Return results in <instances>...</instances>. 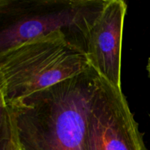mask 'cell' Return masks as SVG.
Returning <instances> with one entry per match:
<instances>
[{
    "label": "cell",
    "mask_w": 150,
    "mask_h": 150,
    "mask_svg": "<svg viewBox=\"0 0 150 150\" xmlns=\"http://www.w3.org/2000/svg\"><path fill=\"white\" fill-rule=\"evenodd\" d=\"M99 80L91 67L7 105L20 149L84 150L88 117Z\"/></svg>",
    "instance_id": "cell-1"
},
{
    "label": "cell",
    "mask_w": 150,
    "mask_h": 150,
    "mask_svg": "<svg viewBox=\"0 0 150 150\" xmlns=\"http://www.w3.org/2000/svg\"><path fill=\"white\" fill-rule=\"evenodd\" d=\"M91 68L83 50L61 31L0 54V101L7 105Z\"/></svg>",
    "instance_id": "cell-2"
},
{
    "label": "cell",
    "mask_w": 150,
    "mask_h": 150,
    "mask_svg": "<svg viewBox=\"0 0 150 150\" xmlns=\"http://www.w3.org/2000/svg\"><path fill=\"white\" fill-rule=\"evenodd\" d=\"M107 0H1L0 54L61 31L86 53L91 28Z\"/></svg>",
    "instance_id": "cell-3"
},
{
    "label": "cell",
    "mask_w": 150,
    "mask_h": 150,
    "mask_svg": "<svg viewBox=\"0 0 150 150\" xmlns=\"http://www.w3.org/2000/svg\"><path fill=\"white\" fill-rule=\"evenodd\" d=\"M84 150H148L122 90L100 76L88 117Z\"/></svg>",
    "instance_id": "cell-4"
},
{
    "label": "cell",
    "mask_w": 150,
    "mask_h": 150,
    "mask_svg": "<svg viewBox=\"0 0 150 150\" xmlns=\"http://www.w3.org/2000/svg\"><path fill=\"white\" fill-rule=\"evenodd\" d=\"M127 9L123 0H107L89 31L86 47L91 67L121 89L122 45Z\"/></svg>",
    "instance_id": "cell-5"
},
{
    "label": "cell",
    "mask_w": 150,
    "mask_h": 150,
    "mask_svg": "<svg viewBox=\"0 0 150 150\" xmlns=\"http://www.w3.org/2000/svg\"><path fill=\"white\" fill-rule=\"evenodd\" d=\"M146 69H147L148 74H149V77L150 79V57L149 59V61H148V64H147V67H146Z\"/></svg>",
    "instance_id": "cell-6"
},
{
    "label": "cell",
    "mask_w": 150,
    "mask_h": 150,
    "mask_svg": "<svg viewBox=\"0 0 150 150\" xmlns=\"http://www.w3.org/2000/svg\"><path fill=\"white\" fill-rule=\"evenodd\" d=\"M17 150H21V149H20V148H19V147H18V149Z\"/></svg>",
    "instance_id": "cell-7"
},
{
    "label": "cell",
    "mask_w": 150,
    "mask_h": 150,
    "mask_svg": "<svg viewBox=\"0 0 150 150\" xmlns=\"http://www.w3.org/2000/svg\"><path fill=\"white\" fill-rule=\"evenodd\" d=\"M149 117H150V115H149Z\"/></svg>",
    "instance_id": "cell-8"
}]
</instances>
